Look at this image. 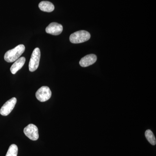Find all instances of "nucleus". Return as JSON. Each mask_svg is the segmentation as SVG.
Here are the masks:
<instances>
[{
    "label": "nucleus",
    "mask_w": 156,
    "mask_h": 156,
    "mask_svg": "<svg viewBox=\"0 0 156 156\" xmlns=\"http://www.w3.org/2000/svg\"><path fill=\"white\" fill-rule=\"evenodd\" d=\"M25 50V46L23 44L18 45L12 50L7 51L4 56V58L7 62H14L19 58Z\"/></svg>",
    "instance_id": "1"
},
{
    "label": "nucleus",
    "mask_w": 156,
    "mask_h": 156,
    "mask_svg": "<svg viewBox=\"0 0 156 156\" xmlns=\"http://www.w3.org/2000/svg\"><path fill=\"white\" fill-rule=\"evenodd\" d=\"M90 37L91 35L87 31L80 30L72 34L69 40L73 44H80L87 41Z\"/></svg>",
    "instance_id": "2"
},
{
    "label": "nucleus",
    "mask_w": 156,
    "mask_h": 156,
    "mask_svg": "<svg viewBox=\"0 0 156 156\" xmlns=\"http://www.w3.org/2000/svg\"><path fill=\"white\" fill-rule=\"evenodd\" d=\"M41 58V51L39 48H36L32 53L29 64V69L30 72L35 71L37 69Z\"/></svg>",
    "instance_id": "3"
},
{
    "label": "nucleus",
    "mask_w": 156,
    "mask_h": 156,
    "mask_svg": "<svg viewBox=\"0 0 156 156\" xmlns=\"http://www.w3.org/2000/svg\"><path fill=\"white\" fill-rule=\"evenodd\" d=\"M52 92L48 87L44 86L40 88L36 93V97L39 101L44 102L51 98Z\"/></svg>",
    "instance_id": "4"
},
{
    "label": "nucleus",
    "mask_w": 156,
    "mask_h": 156,
    "mask_svg": "<svg viewBox=\"0 0 156 156\" xmlns=\"http://www.w3.org/2000/svg\"><path fill=\"white\" fill-rule=\"evenodd\" d=\"M26 136L32 140H37L39 138L38 129L34 124H29L23 130Z\"/></svg>",
    "instance_id": "5"
},
{
    "label": "nucleus",
    "mask_w": 156,
    "mask_h": 156,
    "mask_svg": "<svg viewBox=\"0 0 156 156\" xmlns=\"http://www.w3.org/2000/svg\"><path fill=\"white\" fill-rule=\"evenodd\" d=\"M17 101V98L15 97L12 98L6 101L0 110L1 115L3 116L8 115L14 108Z\"/></svg>",
    "instance_id": "6"
},
{
    "label": "nucleus",
    "mask_w": 156,
    "mask_h": 156,
    "mask_svg": "<svg viewBox=\"0 0 156 156\" xmlns=\"http://www.w3.org/2000/svg\"><path fill=\"white\" fill-rule=\"evenodd\" d=\"M62 26L56 22L51 23L46 28V32L47 33L53 35L60 34L62 32Z\"/></svg>",
    "instance_id": "7"
},
{
    "label": "nucleus",
    "mask_w": 156,
    "mask_h": 156,
    "mask_svg": "<svg viewBox=\"0 0 156 156\" xmlns=\"http://www.w3.org/2000/svg\"><path fill=\"white\" fill-rule=\"evenodd\" d=\"M97 56L95 54L87 55L81 58L80 64L82 67H86L95 63L97 60Z\"/></svg>",
    "instance_id": "8"
},
{
    "label": "nucleus",
    "mask_w": 156,
    "mask_h": 156,
    "mask_svg": "<svg viewBox=\"0 0 156 156\" xmlns=\"http://www.w3.org/2000/svg\"><path fill=\"white\" fill-rule=\"evenodd\" d=\"M26 61V58L24 57H20L15 61L14 64L12 65L10 68V70L13 74H15L16 73L22 68L24 65Z\"/></svg>",
    "instance_id": "9"
},
{
    "label": "nucleus",
    "mask_w": 156,
    "mask_h": 156,
    "mask_svg": "<svg viewBox=\"0 0 156 156\" xmlns=\"http://www.w3.org/2000/svg\"><path fill=\"white\" fill-rule=\"evenodd\" d=\"M39 8L42 11L47 12H52L55 9L54 5L48 1H43L39 3Z\"/></svg>",
    "instance_id": "10"
},
{
    "label": "nucleus",
    "mask_w": 156,
    "mask_h": 156,
    "mask_svg": "<svg viewBox=\"0 0 156 156\" xmlns=\"http://www.w3.org/2000/svg\"><path fill=\"white\" fill-rule=\"evenodd\" d=\"M145 135L147 139L151 144L153 145H155L156 144V138L153 133L151 130H147L145 132Z\"/></svg>",
    "instance_id": "11"
},
{
    "label": "nucleus",
    "mask_w": 156,
    "mask_h": 156,
    "mask_svg": "<svg viewBox=\"0 0 156 156\" xmlns=\"http://www.w3.org/2000/svg\"><path fill=\"white\" fill-rule=\"evenodd\" d=\"M18 147L16 144H12L10 146L6 156H17Z\"/></svg>",
    "instance_id": "12"
}]
</instances>
